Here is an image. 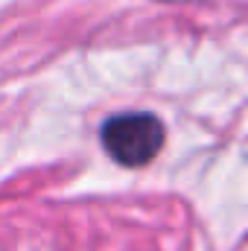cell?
<instances>
[{"label": "cell", "mask_w": 248, "mask_h": 251, "mask_svg": "<svg viewBox=\"0 0 248 251\" xmlns=\"http://www.w3.org/2000/svg\"><path fill=\"white\" fill-rule=\"evenodd\" d=\"M164 123L149 111L117 114L102 126L105 152L123 167H143L164 149Z\"/></svg>", "instance_id": "1"}, {"label": "cell", "mask_w": 248, "mask_h": 251, "mask_svg": "<svg viewBox=\"0 0 248 251\" xmlns=\"http://www.w3.org/2000/svg\"><path fill=\"white\" fill-rule=\"evenodd\" d=\"M161 3H196V0H161Z\"/></svg>", "instance_id": "2"}]
</instances>
